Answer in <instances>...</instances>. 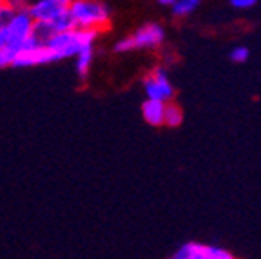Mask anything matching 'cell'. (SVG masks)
<instances>
[{"label":"cell","instance_id":"44dd1931","mask_svg":"<svg viewBox=\"0 0 261 259\" xmlns=\"http://www.w3.org/2000/svg\"><path fill=\"white\" fill-rule=\"evenodd\" d=\"M172 2H174V0H162V2H160V4H162V6H169V8H171V6H172Z\"/></svg>","mask_w":261,"mask_h":259},{"label":"cell","instance_id":"30bf717a","mask_svg":"<svg viewBox=\"0 0 261 259\" xmlns=\"http://www.w3.org/2000/svg\"><path fill=\"white\" fill-rule=\"evenodd\" d=\"M198 6H200L198 0H174L171 6V15L174 18H185L191 16L198 9Z\"/></svg>","mask_w":261,"mask_h":259},{"label":"cell","instance_id":"5bb4252c","mask_svg":"<svg viewBox=\"0 0 261 259\" xmlns=\"http://www.w3.org/2000/svg\"><path fill=\"white\" fill-rule=\"evenodd\" d=\"M250 57V51L245 45H236V47L230 51V60L236 62V64H243V62H247Z\"/></svg>","mask_w":261,"mask_h":259},{"label":"cell","instance_id":"5b68a950","mask_svg":"<svg viewBox=\"0 0 261 259\" xmlns=\"http://www.w3.org/2000/svg\"><path fill=\"white\" fill-rule=\"evenodd\" d=\"M67 11H69V0H38L28 4V13L31 15L33 22L40 25L53 24Z\"/></svg>","mask_w":261,"mask_h":259},{"label":"cell","instance_id":"ba28073f","mask_svg":"<svg viewBox=\"0 0 261 259\" xmlns=\"http://www.w3.org/2000/svg\"><path fill=\"white\" fill-rule=\"evenodd\" d=\"M142 114L149 125L160 127L163 125V114H165V103L154 100H145L142 106Z\"/></svg>","mask_w":261,"mask_h":259},{"label":"cell","instance_id":"9a60e30c","mask_svg":"<svg viewBox=\"0 0 261 259\" xmlns=\"http://www.w3.org/2000/svg\"><path fill=\"white\" fill-rule=\"evenodd\" d=\"M133 49H135L133 37H125L114 44V51H116V53H129V51H133Z\"/></svg>","mask_w":261,"mask_h":259},{"label":"cell","instance_id":"8992f818","mask_svg":"<svg viewBox=\"0 0 261 259\" xmlns=\"http://www.w3.org/2000/svg\"><path fill=\"white\" fill-rule=\"evenodd\" d=\"M51 62H57V57L49 51L47 45L42 44L37 37H33V40L28 42V44L18 51L13 67H31V65L51 64Z\"/></svg>","mask_w":261,"mask_h":259},{"label":"cell","instance_id":"3957f363","mask_svg":"<svg viewBox=\"0 0 261 259\" xmlns=\"http://www.w3.org/2000/svg\"><path fill=\"white\" fill-rule=\"evenodd\" d=\"M6 35V44H11L20 51L35 37V22L28 13V6L20 9H11L9 16L2 24Z\"/></svg>","mask_w":261,"mask_h":259},{"label":"cell","instance_id":"e0dca14e","mask_svg":"<svg viewBox=\"0 0 261 259\" xmlns=\"http://www.w3.org/2000/svg\"><path fill=\"white\" fill-rule=\"evenodd\" d=\"M191 259H207V245H201V243L192 245Z\"/></svg>","mask_w":261,"mask_h":259},{"label":"cell","instance_id":"277c9868","mask_svg":"<svg viewBox=\"0 0 261 259\" xmlns=\"http://www.w3.org/2000/svg\"><path fill=\"white\" fill-rule=\"evenodd\" d=\"M143 89H145L147 100L169 103L174 98V85L169 80L167 71L163 67H154L152 73L147 74L143 80Z\"/></svg>","mask_w":261,"mask_h":259},{"label":"cell","instance_id":"4fadbf2b","mask_svg":"<svg viewBox=\"0 0 261 259\" xmlns=\"http://www.w3.org/2000/svg\"><path fill=\"white\" fill-rule=\"evenodd\" d=\"M207 259H236V257L228 250H225V248L207 245Z\"/></svg>","mask_w":261,"mask_h":259},{"label":"cell","instance_id":"8fae6325","mask_svg":"<svg viewBox=\"0 0 261 259\" xmlns=\"http://www.w3.org/2000/svg\"><path fill=\"white\" fill-rule=\"evenodd\" d=\"M184 122V113L176 103L169 101L165 103V114H163V123L167 127H179Z\"/></svg>","mask_w":261,"mask_h":259},{"label":"cell","instance_id":"7a4b0ae2","mask_svg":"<svg viewBox=\"0 0 261 259\" xmlns=\"http://www.w3.org/2000/svg\"><path fill=\"white\" fill-rule=\"evenodd\" d=\"M96 31H86V29H69V31L57 33L45 42L47 49L57 57V60L62 58L76 57L84 49H93L96 40Z\"/></svg>","mask_w":261,"mask_h":259},{"label":"cell","instance_id":"ffe728a7","mask_svg":"<svg viewBox=\"0 0 261 259\" xmlns=\"http://www.w3.org/2000/svg\"><path fill=\"white\" fill-rule=\"evenodd\" d=\"M6 45V35H4V29L0 28V49Z\"/></svg>","mask_w":261,"mask_h":259},{"label":"cell","instance_id":"d6986e66","mask_svg":"<svg viewBox=\"0 0 261 259\" xmlns=\"http://www.w3.org/2000/svg\"><path fill=\"white\" fill-rule=\"evenodd\" d=\"M254 4H256L254 0H232V2H230V6L236 9H249V8H252Z\"/></svg>","mask_w":261,"mask_h":259},{"label":"cell","instance_id":"2e32d148","mask_svg":"<svg viewBox=\"0 0 261 259\" xmlns=\"http://www.w3.org/2000/svg\"><path fill=\"white\" fill-rule=\"evenodd\" d=\"M192 245L194 243H185L174 252L169 259H191V254H192Z\"/></svg>","mask_w":261,"mask_h":259},{"label":"cell","instance_id":"ac0fdd59","mask_svg":"<svg viewBox=\"0 0 261 259\" xmlns=\"http://www.w3.org/2000/svg\"><path fill=\"white\" fill-rule=\"evenodd\" d=\"M9 13H11L9 4H8V2H2V0H0V28H2V24H4L6 18L9 16Z\"/></svg>","mask_w":261,"mask_h":259},{"label":"cell","instance_id":"6da1fadb","mask_svg":"<svg viewBox=\"0 0 261 259\" xmlns=\"http://www.w3.org/2000/svg\"><path fill=\"white\" fill-rule=\"evenodd\" d=\"M69 16L73 20L74 29L100 33L109 24L111 9L107 4L96 2V0H71Z\"/></svg>","mask_w":261,"mask_h":259},{"label":"cell","instance_id":"7c38bea8","mask_svg":"<svg viewBox=\"0 0 261 259\" xmlns=\"http://www.w3.org/2000/svg\"><path fill=\"white\" fill-rule=\"evenodd\" d=\"M16 55H18V47H15L11 44H6L4 47L0 49V69L13 67Z\"/></svg>","mask_w":261,"mask_h":259},{"label":"cell","instance_id":"9c48e42d","mask_svg":"<svg viewBox=\"0 0 261 259\" xmlns=\"http://www.w3.org/2000/svg\"><path fill=\"white\" fill-rule=\"evenodd\" d=\"M94 60V51L93 49H84L74 57V67H76V73L80 78H86L91 71V65Z\"/></svg>","mask_w":261,"mask_h":259},{"label":"cell","instance_id":"52a82bcc","mask_svg":"<svg viewBox=\"0 0 261 259\" xmlns=\"http://www.w3.org/2000/svg\"><path fill=\"white\" fill-rule=\"evenodd\" d=\"M133 42H135V49H154L158 45L163 44V38H165V31L160 24H145L135 33L130 35Z\"/></svg>","mask_w":261,"mask_h":259}]
</instances>
